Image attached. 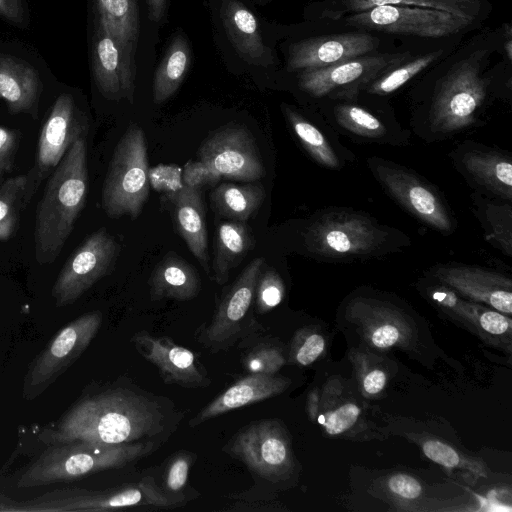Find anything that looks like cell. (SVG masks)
<instances>
[{"mask_svg": "<svg viewBox=\"0 0 512 512\" xmlns=\"http://www.w3.org/2000/svg\"><path fill=\"white\" fill-rule=\"evenodd\" d=\"M285 295V285L274 269L261 272L255 288L256 310L260 314L267 313L278 306Z\"/></svg>", "mask_w": 512, "mask_h": 512, "instance_id": "44", "label": "cell"}, {"mask_svg": "<svg viewBox=\"0 0 512 512\" xmlns=\"http://www.w3.org/2000/svg\"><path fill=\"white\" fill-rule=\"evenodd\" d=\"M149 196L145 135L131 124L119 139L104 180L102 207L111 218H137Z\"/></svg>", "mask_w": 512, "mask_h": 512, "instance_id": "5", "label": "cell"}, {"mask_svg": "<svg viewBox=\"0 0 512 512\" xmlns=\"http://www.w3.org/2000/svg\"><path fill=\"white\" fill-rule=\"evenodd\" d=\"M132 342L139 354L158 369L166 383L184 388H203L211 384L205 367L194 353L169 338L140 331L132 336Z\"/></svg>", "mask_w": 512, "mask_h": 512, "instance_id": "19", "label": "cell"}, {"mask_svg": "<svg viewBox=\"0 0 512 512\" xmlns=\"http://www.w3.org/2000/svg\"><path fill=\"white\" fill-rule=\"evenodd\" d=\"M351 359L361 393L369 398L380 394L387 385L386 371L361 351H351Z\"/></svg>", "mask_w": 512, "mask_h": 512, "instance_id": "42", "label": "cell"}, {"mask_svg": "<svg viewBox=\"0 0 512 512\" xmlns=\"http://www.w3.org/2000/svg\"><path fill=\"white\" fill-rule=\"evenodd\" d=\"M459 170L479 188L503 200L512 198L511 156L494 149L460 148L456 155Z\"/></svg>", "mask_w": 512, "mask_h": 512, "instance_id": "23", "label": "cell"}, {"mask_svg": "<svg viewBox=\"0 0 512 512\" xmlns=\"http://www.w3.org/2000/svg\"><path fill=\"white\" fill-rule=\"evenodd\" d=\"M441 53V51L430 52L405 64H399L382 73L364 87L370 94L381 96L391 94L432 64Z\"/></svg>", "mask_w": 512, "mask_h": 512, "instance_id": "39", "label": "cell"}, {"mask_svg": "<svg viewBox=\"0 0 512 512\" xmlns=\"http://www.w3.org/2000/svg\"><path fill=\"white\" fill-rule=\"evenodd\" d=\"M324 336L313 328L298 330L291 342L289 361L299 366L314 363L325 351Z\"/></svg>", "mask_w": 512, "mask_h": 512, "instance_id": "43", "label": "cell"}, {"mask_svg": "<svg viewBox=\"0 0 512 512\" xmlns=\"http://www.w3.org/2000/svg\"><path fill=\"white\" fill-rule=\"evenodd\" d=\"M41 93L37 71L20 59L0 55V98L14 112H28L36 117Z\"/></svg>", "mask_w": 512, "mask_h": 512, "instance_id": "28", "label": "cell"}, {"mask_svg": "<svg viewBox=\"0 0 512 512\" xmlns=\"http://www.w3.org/2000/svg\"><path fill=\"white\" fill-rule=\"evenodd\" d=\"M93 74L101 93L110 99L125 97L133 102L135 66L116 40L97 28L93 48Z\"/></svg>", "mask_w": 512, "mask_h": 512, "instance_id": "22", "label": "cell"}, {"mask_svg": "<svg viewBox=\"0 0 512 512\" xmlns=\"http://www.w3.org/2000/svg\"><path fill=\"white\" fill-rule=\"evenodd\" d=\"M333 120L344 132L368 141L381 143L399 142L396 134L377 115L352 103H339L333 108Z\"/></svg>", "mask_w": 512, "mask_h": 512, "instance_id": "35", "label": "cell"}, {"mask_svg": "<svg viewBox=\"0 0 512 512\" xmlns=\"http://www.w3.org/2000/svg\"><path fill=\"white\" fill-rule=\"evenodd\" d=\"M484 53L477 51L442 79L428 115L429 130L435 136H449L477 122L488 88L480 69Z\"/></svg>", "mask_w": 512, "mask_h": 512, "instance_id": "7", "label": "cell"}, {"mask_svg": "<svg viewBox=\"0 0 512 512\" xmlns=\"http://www.w3.org/2000/svg\"><path fill=\"white\" fill-rule=\"evenodd\" d=\"M391 235L369 216L346 210L321 214L307 229V249L327 260H354L383 252Z\"/></svg>", "mask_w": 512, "mask_h": 512, "instance_id": "6", "label": "cell"}, {"mask_svg": "<svg viewBox=\"0 0 512 512\" xmlns=\"http://www.w3.org/2000/svg\"><path fill=\"white\" fill-rule=\"evenodd\" d=\"M45 176L35 165L26 174L11 177L0 186V240L10 239L18 229L21 213Z\"/></svg>", "mask_w": 512, "mask_h": 512, "instance_id": "31", "label": "cell"}, {"mask_svg": "<svg viewBox=\"0 0 512 512\" xmlns=\"http://www.w3.org/2000/svg\"><path fill=\"white\" fill-rule=\"evenodd\" d=\"M148 7L149 18L155 22L160 23L167 10V0H145Z\"/></svg>", "mask_w": 512, "mask_h": 512, "instance_id": "50", "label": "cell"}, {"mask_svg": "<svg viewBox=\"0 0 512 512\" xmlns=\"http://www.w3.org/2000/svg\"><path fill=\"white\" fill-rule=\"evenodd\" d=\"M98 28L111 35L124 54L134 62L139 36L136 0H95Z\"/></svg>", "mask_w": 512, "mask_h": 512, "instance_id": "30", "label": "cell"}, {"mask_svg": "<svg viewBox=\"0 0 512 512\" xmlns=\"http://www.w3.org/2000/svg\"><path fill=\"white\" fill-rule=\"evenodd\" d=\"M195 458L196 455L188 451H179L170 458L164 473V491L175 496H187L183 490L187 487Z\"/></svg>", "mask_w": 512, "mask_h": 512, "instance_id": "45", "label": "cell"}, {"mask_svg": "<svg viewBox=\"0 0 512 512\" xmlns=\"http://www.w3.org/2000/svg\"><path fill=\"white\" fill-rule=\"evenodd\" d=\"M183 180V184L199 188H201L202 185H211L218 181L199 161H190L185 165Z\"/></svg>", "mask_w": 512, "mask_h": 512, "instance_id": "48", "label": "cell"}, {"mask_svg": "<svg viewBox=\"0 0 512 512\" xmlns=\"http://www.w3.org/2000/svg\"><path fill=\"white\" fill-rule=\"evenodd\" d=\"M285 363L282 347L272 342L258 343L243 358V367L250 373L276 374Z\"/></svg>", "mask_w": 512, "mask_h": 512, "instance_id": "41", "label": "cell"}, {"mask_svg": "<svg viewBox=\"0 0 512 512\" xmlns=\"http://www.w3.org/2000/svg\"><path fill=\"white\" fill-rule=\"evenodd\" d=\"M378 39L367 33H341L308 38L294 43L289 49L287 66L290 70H305L331 66L376 49Z\"/></svg>", "mask_w": 512, "mask_h": 512, "instance_id": "20", "label": "cell"}, {"mask_svg": "<svg viewBox=\"0 0 512 512\" xmlns=\"http://www.w3.org/2000/svg\"><path fill=\"white\" fill-rule=\"evenodd\" d=\"M425 294L450 319L470 330L485 343L510 353L511 317L488 306L464 299L440 283L425 287Z\"/></svg>", "mask_w": 512, "mask_h": 512, "instance_id": "17", "label": "cell"}, {"mask_svg": "<svg viewBox=\"0 0 512 512\" xmlns=\"http://www.w3.org/2000/svg\"><path fill=\"white\" fill-rule=\"evenodd\" d=\"M149 284L152 300L168 298L188 301L195 298L201 289L197 271L175 254H168L158 263Z\"/></svg>", "mask_w": 512, "mask_h": 512, "instance_id": "29", "label": "cell"}, {"mask_svg": "<svg viewBox=\"0 0 512 512\" xmlns=\"http://www.w3.org/2000/svg\"><path fill=\"white\" fill-rule=\"evenodd\" d=\"M224 450L251 473L273 483L289 479L295 467L288 431L277 419L250 423L235 434Z\"/></svg>", "mask_w": 512, "mask_h": 512, "instance_id": "8", "label": "cell"}, {"mask_svg": "<svg viewBox=\"0 0 512 512\" xmlns=\"http://www.w3.org/2000/svg\"><path fill=\"white\" fill-rule=\"evenodd\" d=\"M18 143V131L0 127V167L5 172L10 171L13 167Z\"/></svg>", "mask_w": 512, "mask_h": 512, "instance_id": "47", "label": "cell"}, {"mask_svg": "<svg viewBox=\"0 0 512 512\" xmlns=\"http://www.w3.org/2000/svg\"><path fill=\"white\" fill-rule=\"evenodd\" d=\"M479 218L487 241L508 256L512 254V209L510 202L484 201L478 204Z\"/></svg>", "mask_w": 512, "mask_h": 512, "instance_id": "37", "label": "cell"}, {"mask_svg": "<svg viewBox=\"0 0 512 512\" xmlns=\"http://www.w3.org/2000/svg\"><path fill=\"white\" fill-rule=\"evenodd\" d=\"M5 171L0 167V177Z\"/></svg>", "mask_w": 512, "mask_h": 512, "instance_id": "51", "label": "cell"}, {"mask_svg": "<svg viewBox=\"0 0 512 512\" xmlns=\"http://www.w3.org/2000/svg\"><path fill=\"white\" fill-rule=\"evenodd\" d=\"M345 318L353 324L364 344L372 349H407L416 339L408 316L388 302L355 297L346 307Z\"/></svg>", "mask_w": 512, "mask_h": 512, "instance_id": "15", "label": "cell"}, {"mask_svg": "<svg viewBox=\"0 0 512 512\" xmlns=\"http://www.w3.org/2000/svg\"><path fill=\"white\" fill-rule=\"evenodd\" d=\"M346 23L385 33L436 38L460 32L472 21L438 9L380 5L356 12Z\"/></svg>", "mask_w": 512, "mask_h": 512, "instance_id": "10", "label": "cell"}, {"mask_svg": "<svg viewBox=\"0 0 512 512\" xmlns=\"http://www.w3.org/2000/svg\"><path fill=\"white\" fill-rule=\"evenodd\" d=\"M380 5H403L432 8L473 21L480 13V0H344L347 10L354 12Z\"/></svg>", "mask_w": 512, "mask_h": 512, "instance_id": "38", "label": "cell"}, {"mask_svg": "<svg viewBox=\"0 0 512 512\" xmlns=\"http://www.w3.org/2000/svg\"><path fill=\"white\" fill-rule=\"evenodd\" d=\"M265 190L260 185L222 183L210 194L211 206L221 217L246 222L262 205Z\"/></svg>", "mask_w": 512, "mask_h": 512, "instance_id": "34", "label": "cell"}, {"mask_svg": "<svg viewBox=\"0 0 512 512\" xmlns=\"http://www.w3.org/2000/svg\"><path fill=\"white\" fill-rule=\"evenodd\" d=\"M168 196L173 204L179 234L193 256L209 273L208 235L200 188L182 184Z\"/></svg>", "mask_w": 512, "mask_h": 512, "instance_id": "26", "label": "cell"}, {"mask_svg": "<svg viewBox=\"0 0 512 512\" xmlns=\"http://www.w3.org/2000/svg\"><path fill=\"white\" fill-rule=\"evenodd\" d=\"M190 62V48L187 39L177 33L170 42L154 76L153 101L161 104L167 101L180 87Z\"/></svg>", "mask_w": 512, "mask_h": 512, "instance_id": "33", "label": "cell"}, {"mask_svg": "<svg viewBox=\"0 0 512 512\" xmlns=\"http://www.w3.org/2000/svg\"><path fill=\"white\" fill-rule=\"evenodd\" d=\"M387 487L395 497L404 501L419 498L423 491L421 483L416 478L404 473L390 476Z\"/></svg>", "mask_w": 512, "mask_h": 512, "instance_id": "46", "label": "cell"}, {"mask_svg": "<svg viewBox=\"0 0 512 512\" xmlns=\"http://www.w3.org/2000/svg\"><path fill=\"white\" fill-rule=\"evenodd\" d=\"M0 16L15 23L24 21V8L21 0H0Z\"/></svg>", "mask_w": 512, "mask_h": 512, "instance_id": "49", "label": "cell"}, {"mask_svg": "<svg viewBox=\"0 0 512 512\" xmlns=\"http://www.w3.org/2000/svg\"><path fill=\"white\" fill-rule=\"evenodd\" d=\"M406 55L369 53L331 66L305 69L299 76V85L315 98L352 96L359 87H364L382 73L401 64Z\"/></svg>", "mask_w": 512, "mask_h": 512, "instance_id": "14", "label": "cell"}, {"mask_svg": "<svg viewBox=\"0 0 512 512\" xmlns=\"http://www.w3.org/2000/svg\"><path fill=\"white\" fill-rule=\"evenodd\" d=\"M284 112L294 134L308 154L319 165L340 169L341 159L326 134L291 107L285 106Z\"/></svg>", "mask_w": 512, "mask_h": 512, "instance_id": "36", "label": "cell"}, {"mask_svg": "<svg viewBox=\"0 0 512 512\" xmlns=\"http://www.w3.org/2000/svg\"><path fill=\"white\" fill-rule=\"evenodd\" d=\"M421 448L428 459L449 470L461 469L478 476H487L486 468L481 461L464 457L441 440L427 439L423 441Z\"/></svg>", "mask_w": 512, "mask_h": 512, "instance_id": "40", "label": "cell"}, {"mask_svg": "<svg viewBox=\"0 0 512 512\" xmlns=\"http://www.w3.org/2000/svg\"><path fill=\"white\" fill-rule=\"evenodd\" d=\"M199 162L219 181H256L265 168L250 131L242 126H226L214 131L201 144Z\"/></svg>", "mask_w": 512, "mask_h": 512, "instance_id": "12", "label": "cell"}, {"mask_svg": "<svg viewBox=\"0 0 512 512\" xmlns=\"http://www.w3.org/2000/svg\"><path fill=\"white\" fill-rule=\"evenodd\" d=\"M290 380L275 374L250 373L213 399L189 421L194 428L226 412L264 401L283 393Z\"/></svg>", "mask_w": 512, "mask_h": 512, "instance_id": "24", "label": "cell"}, {"mask_svg": "<svg viewBox=\"0 0 512 512\" xmlns=\"http://www.w3.org/2000/svg\"><path fill=\"white\" fill-rule=\"evenodd\" d=\"M220 18L231 44L244 60L257 65L270 61L258 21L247 7L238 0H222Z\"/></svg>", "mask_w": 512, "mask_h": 512, "instance_id": "27", "label": "cell"}, {"mask_svg": "<svg viewBox=\"0 0 512 512\" xmlns=\"http://www.w3.org/2000/svg\"><path fill=\"white\" fill-rule=\"evenodd\" d=\"M263 263V257L253 259L230 286L218 305L212 322L200 333L198 340L203 346L213 351L227 349L244 331V320L254 300Z\"/></svg>", "mask_w": 512, "mask_h": 512, "instance_id": "16", "label": "cell"}, {"mask_svg": "<svg viewBox=\"0 0 512 512\" xmlns=\"http://www.w3.org/2000/svg\"><path fill=\"white\" fill-rule=\"evenodd\" d=\"M82 133L83 127L73 98L69 94L60 95L53 104L39 137L36 166L45 178Z\"/></svg>", "mask_w": 512, "mask_h": 512, "instance_id": "21", "label": "cell"}, {"mask_svg": "<svg viewBox=\"0 0 512 512\" xmlns=\"http://www.w3.org/2000/svg\"><path fill=\"white\" fill-rule=\"evenodd\" d=\"M307 412L331 436L350 432L360 422L361 407L343 391V385L331 379L315 388L307 397Z\"/></svg>", "mask_w": 512, "mask_h": 512, "instance_id": "25", "label": "cell"}, {"mask_svg": "<svg viewBox=\"0 0 512 512\" xmlns=\"http://www.w3.org/2000/svg\"><path fill=\"white\" fill-rule=\"evenodd\" d=\"M254 246V238L245 222L225 221L218 225L214 240L213 275L222 285L231 271Z\"/></svg>", "mask_w": 512, "mask_h": 512, "instance_id": "32", "label": "cell"}, {"mask_svg": "<svg viewBox=\"0 0 512 512\" xmlns=\"http://www.w3.org/2000/svg\"><path fill=\"white\" fill-rule=\"evenodd\" d=\"M260 1H261V2H263V1L265 2V1H269V0H260Z\"/></svg>", "mask_w": 512, "mask_h": 512, "instance_id": "52", "label": "cell"}, {"mask_svg": "<svg viewBox=\"0 0 512 512\" xmlns=\"http://www.w3.org/2000/svg\"><path fill=\"white\" fill-rule=\"evenodd\" d=\"M438 283L469 301L512 314V281L506 275L465 264H438L431 269Z\"/></svg>", "mask_w": 512, "mask_h": 512, "instance_id": "18", "label": "cell"}, {"mask_svg": "<svg viewBox=\"0 0 512 512\" xmlns=\"http://www.w3.org/2000/svg\"><path fill=\"white\" fill-rule=\"evenodd\" d=\"M383 189L406 211L440 232L449 234L455 225L439 192L412 171L381 158L368 160Z\"/></svg>", "mask_w": 512, "mask_h": 512, "instance_id": "9", "label": "cell"}, {"mask_svg": "<svg viewBox=\"0 0 512 512\" xmlns=\"http://www.w3.org/2000/svg\"><path fill=\"white\" fill-rule=\"evenodd\" d=\"M183 417L171 399L122 382L80 400L49 435L56 443L162 445Z\"/></svg>", "mask_w": 512, "mask_h": 512, "instance_id": "1", "label": "cell"}, {"mask_svg": "<svg viewBox=\"0 0 512 512\" xmlns=\"http://www.w3.org/2000/svg\"><path fill=\"white\" fill-rule=\"evenodd\" d=\"M156 442L108 445L73 441L46 449L23 473L18 487L28 488L72 481L106 469L120 468L145 457Z\"/></svg>", "mask_w": 512, "mask_h": 512, "instance_id": "3", "label": "cell"}, {"mask_svg": "<svg viewBox=\"0 0 512 512\" xmlns=\"http://www.w3.org/2000/svg\"><path fill=\"white\" fill-rule=\"evenodd\" d=\"M118 244L102 228L91 234L68 258L52 288L57 307L78 300L97 281L112 269Z\"/></svg>", "mask_w": 512, "mask_h": 512, "instance_id": "13", "label": "cell"}, {"mask_svg": "<svg viewBox=\"0 0 512 512\" xmlns=\"http://www.w3.org/2000/svg\"><path fill=\"white\" fill-rule=\"evenodd\" d=\"M87 194V145L81 136L53 170L36 210L34 242L39 264H50L59 256Z\"/></svg>", "mask_w": 512, "mask_h": 512, "instance_id": "2", "label": "cell"}, {"mask_svg": "<svg viewBox=\"0 0 512 512\" xmlns=\"http://www.w3.org/2000/svg\"><path fill=\"white\" fill-rule=\"evenodd\" d=\"M4 500L0 498V511L66 512L123 510L135 507L166 509L184 505L188 498L167 493L157 485L153 477L147 476L137 483L124 484L103 491L55 490L25 502H13L6 498Z\"/></svg>", "mask_w": 512, "mask_h": 512, "instance_id": "4", "label": "cell"}, {"mask_svg": "<svg viewBox=\"0 0 512 512\" xmlns=\"http://www.w3.org/2000/svg\"><path fill=\"white\" fill-rule=\"evenodd\" d=\"M102 324V313L83 314L63 327L29 369L24 392L28 398L42 393L85 351Z\"/></svg>", "mask_w": 512, "mask_h": 512, "instance_id": "11", "label": "cell"}]
</instances>
